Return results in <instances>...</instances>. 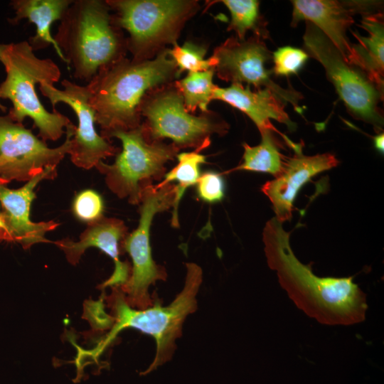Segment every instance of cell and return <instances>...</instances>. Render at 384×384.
<instances>
[{
    "label": "cell",
    "mask_w": 384,
    "mask_h": 384,
    "mask_svg": "<svg viewBox=\"0 0 384 384\" xmlns=\"http://www.w3.org/2000/svg\"><path fill=\"white\" fill-rule=\"evenodd\" d=\"M4 229V224L2 220V217H1V212L0 210V230H2Z\"/></svg>",
    "instance_id": "30"
},
{
    "label": "cell",
    "mask_w": 384,
    "mask_h": 384,
    "mask_svg": "<svg viewBox=\"0 0 384 384\" xmlns=\"http://www.w3.org/2000/svg\"><path fill=\"white\" fill-rule=\"evenodd\" d=\"M103 208L101 196L91 189L84 190L78 193L72 206L75 217L88 223L102 216Z\"/></svg>",
    "instance_id": "27"
},
{
    "label": "cell",
    "mask_w": 384,
    "mask_h": 384,
    "mask_svg": "<svg viewBox=\"0 0 384 384\" xmlns=\"http://www.w3.org/2000/svg\"><path fill=\"white\" fill-rule=\"evenodd\" d=\"M57 166H48L26 182L21 188L11 189L0 183V206L4 229L0 230V242H16L24 250L35 244L53 242L45 235L57 228L54 220L35 223L30 218L32 201L36 198L34 188L40 181L53 179L57 176Z\"/></svg>",
    "instance_id": "15"
},
{
    "label": "cell",
    "mask_w": 384,
    "mask_h": 384,
    "mask_svg": "<svg viewBox=\"0 0 384 384\" xmlns=\"http://www.w3.org/2000/svg\"><path fill=\"white\" fill-rule=\"evenodd\" d=\"M201 150L195 149L191 152H182L176 155L177 165L166 173L159 184L172 183L176 186V197L172 207L171 225L174 228L179 227L178 208L179 203L185 191L191 186L196 184L200 177V166L206 163V158L199 153Z\"/></svg>",
    "instance_id": "22"
},
{
    "label": "cell",
    "mask_w": 384,
    "mask_h": 384,
    "mask_svg": "<svg viewBox=\"0 0 384 384\" xmlns=\"http://www.w3.org/2000/svg\"><path fill=\"white\" fill-rule=\"evenodd\" d=\"M213 100L223 101L244 112L255 123L260 132L271 130L279 134L294 153L302 151V144H296L277 130L270 119L285 124L291 132L297 128L284 110L285 103L272 90L263 88L252 91L249 86L231 84L229 87L216 85Z\"/></svg>",
    "instance_id": "18"
},
{
    "label": "cell",
    "mask_w": 384,
    "mask_h": 384,
    "mask_svg": "<svg viewBox=\"0 0 384 384\" xmlns=\"http://www.w3.org/2000/svg\"><path fill=\"white\" fill-rule=\"evenodd\" d=\"M53 38L74 78L86 82L100 69L124 58L127 50L122 30L102 0H73Z\"/></svg>",
    "instance_id": "4"
},
{
    "label": "cell",
    "mask_w": 384,
    "mask_h": 384,
    "mask_svg": "<svg viewBox=\"0 0 384 384\" xmlns=\"http://www.w3.org/2000/svg\"><path fill=\"white\" fill-rule=\"evenodd\" d=\"M140 112L146 118L142 126L148 140L168 138L179 149L194 148L201 151L209 146L212 134H225L229 128L221 119L190 114L176 88H165L152 96L146 95Z\"/></svg>",
    "instance_id": "10"
},
{
    "label": "cell",
    "mask_w": 384,
    "mask_h": 384,
    "mask_svg": "<svg viewBox=\"0 0 384 384\" xmlns=\"http://www.w3.org/2000/svg\"><path fill=\"white\" fill-rule=\"evenodd\" d=\"M359 26L367 36L351 31L357 41L351 43L349 63L358 67L381 90H384V21L383 13L361 16Z\"/></svg>",
    "instance_id": "19"
},
{
    "label": "cell",
    "mask_w": 384,
    "mask_h": 384,
    "mask_svg": "<svg viewBox=\"0 0 384 384\" xmlns=\"http://www.w3.org/2000/svg\"><path fill=\"white\" fill-rule=\"evenodd\" d=\"M169 56L178 68V76L183 71L202 72L214 68L216 60L210 56L205 59L206 49L192 43H186L180 46L177 43L168 50Z\"/></svg>",
    "instance_id": "25"
},
{
    "label": "cell",
    "mask_w": 384,
    "mask_h": 384,
    "mask_svg": "<svg viewBox=\"0 0 384 384\" xmlns=\"http://www.w3.org/2000/svg\"><path fill=\"white\" fill-rule=\"evenodd\" d=\"M273 132L271 130L261 132V142L257 146H251L244 143L242 161L228 172L245 170L268 173L274 177L279 176L284 169L287 156L280 151L284 146Z\"/></svg>",
    "instance_id": "21"
},
{
    "label": "cell",
    "mask_w": 384,
    "mask_h": 384,
    "mask_svg": "<svg viewBox=\"0 0 384 384\" xmlns=\"http://www.w3.org/2000/svg\"><path fill=\"white\" fill-rule=\"evenodd\" d=\"M212 56L217 61L214 70L220 79L232 84L251 85L256 90L269 89L302 113L299 106L302 94L292 87L284 88L276 83L272 79V70L265 68L272 53L261 37L253 35L247 40L231 37L217 47Z\"/></svg>",
    "instance_id": "12"
},
{
    "label": "cell",
    "mask_w": 384,
    "mask_h": 384,
    "mask_svg": "<svg viewBox=\"0 0 384 384\" xmlns=\"http://www.w3.org/2000/svg\"><path fill=\"white\" fill-rule=\"evenodd\" d=\"M73 0H12L10 6L15 16L9 18L11 24H17L23 19L36 26V33L28 42L33 50L46 49L53 46L61 60L66 63L60 49L50 33L52 24L60 21Z\"/></svg>",
    "instance_id": "20"
},
{
    "label": "cell",
    "mask_w": 384,
    "mask_h": 384,
    "mask_svg": "<svg viewBox=\"0 0 384 384\" xmlns=\"http://www.w3.org/2000/svg\"><path fill=\"white\" fill-rule=\"evenodd\" d=\"M0 62L6 72L0 84V98L11 101L10 117L20 124L30 118L38 129V137L45 142L59 139L72 122L56 110L48 111L36 90L37 85H54L60 80L58 65L50 58L37 57L28 41L0 43Z\"/></svg>",
    "instance_id": "5"
},
{
    "label": "cell",
    "mask_w": 384,
    "mask_h": 384,
    "mask_svg": "<svg viewBox=\"0 0 384 384\" xmlns=\"http://www.w3.org/2000/svg\"><path fill=\"white\" fill-rule=\"evenodd\" d=\"M373 142H374V146L376 148V149H378L379 151L383 153V150H384V146H383L384 145L383 144L384 135H383V133L380 132L378 135H376L374 137Z\"/></svg>",
    "instance_id": "29"
},
{
    "label": "cell",
    "mask_w": 384,
    "mask_h": 384,
    "mask_svg": "<svg viewBox=\"0 0 384 384\" xmlns=\"http://www.w3.org/2000/svg\"><path fill=\"white\" fill-rule=\"evenodd\" d=\"M168 50L141 61L124 57L100 69L87 82L90 104L104 139L107 140L113 132L139 127L140 107L146 94L178 76Z\"/></svg>",
    "instance_id": "2"
},
{
    "label": "cell",
    "mask_w": 384,
    "mask_h": 384,
    "mask_svg": "<svg viewBox=\"0 0 384 384\" xmlns=\"http://www.w3.org/2000/svg\"><path fill=\"white\" fill-rule=\"evenodd\" d=\"M305 23L304 50L323 66L348 113L380 133L383 114L379 104L383 100V91L358 67L347 61L317 27L308 21Z\"/></svg>",
    "instance_id": "8"
},
{
    "label": "cell",
    "mask_w": 384,
    "mask_h": 384,
    "mask_svg": "<svg viewBox=\"0 0 384 384\" xmlns=\"http://www.w3.org/2000/svg\"><path fill=\"white\" fill-rule=\"evenodd\" d=\"M0 110H2L3 112H5L6 110V107H4L1 102H0Z\"/></svg>",
    "instance_id": "31"
},
{
    "label": "cell",
    "mask_w": 384,
    "mask_h": 384,
    "mask_svg": "<svg viewBox=\"0 0 384 384\" xmlns=\"http://www.w3.org/2000/svg\"><path fill=\"white\" fill-rule=\"evenodd\" d=\"M129 233L124 221L104 215L89 223L80 234L79 241L68 238L53 242L65 255L69 263L76 265L85 251L89 247H97L109 255L114 261V270L109 279L99 286L103 289L107 287H120L129 279L131 266L127 262H122V244Z\"/></svg>",
    "instance_id": "16"
},
{
    "label": "cell",
    "mask_w": 384,
    "mask_h": 384,
    "mask_svg": "<svg viewBox=\"0 0 384 384\" xmlns=\"http://www.w3.org/2000/svg\"><path fill=\"white\" fill-rule=\"evenodd\" d=\"M196 185L197 195L204 202L218 203L224 197V181L218 173L213 171L203 173L198 178Z\"/></svg>",
    "instance_id": "28"
},
{
    "label": "cell",
    "mask_w": 384,
    "mask_h": 384,
    "mask_svg": "<svg viewBox=\"0 0 384 384\" xmlns=\"http://www.w3.org/2000/svg\"><path fill=\"white\" fill-rule=\"evenodd\" d=\"M175 197L174 183H158L146 187L139 204L138 226L129 233L122 242V252L129 255L132 265L129 279L119 288L127 303L134 309H144L152 306L149 287L157 281L166 279L165 268L157 265L152 257L150 228L156 213L173 207Z\"/></svg>",
    "instance_id": "9"
},
{
    "label": "cell",
    "mask_w": 384,
    "mask_h": 384,
    "mask_svg": "<svg viewBox=\"0 0 384 384\" xmlns=\"http://www.w3.org/2000/svg\"><path fill=\"white\" fill-rule=\"evenodd\" d=\"M289 233L275 217L262 232L269 267L277 272L280 286L295 305L325 325L348 326L362 322L368 309L366 297L353 277H320L294 255Z\"/></svg>",
    "instance_id": "1"
},
{
    "label": "cell",
    "mask_w": 384,
    "mask_h": 384,
    "mask_svg": "<svg viewBox=\"0 0 384 384\" xmlns=\"http://www.w3.org/2000/svg\"><path fill=\"white\" fill-rule=\"evenodd\" d=\"M215 70L189 72L183 79L176 81L175 87L183 97L185 108L193 112L197 108L208 112V105L213 100L216 85L213 82Z\"/></svg>",
    "instance_id": "24"
},
{
    "label": "cell",
    "mask_w": 384,
    "mask_h": 384,
    "mask_svg": "<svg viewBox=\"0 0 384 384\" xmlns=\"http://www.w3.org/2000/svg\"><path fill=\"white\" fill-rule=\"evenodd\" d=\"M63 90L54 85L42 84L38 86L41 94L48 98L53 107L65 103L76 115L78 126L71 139L69 155L76 166L89 170L100 161L116 156L119 149L111 144L97 133L95 129V112L90 104V94L86 85H80L69 80L61 81Z\"/></svg>",
    "instance_id": "13"
},
{
    "label": "cell",
    "mask_w": 384,
    "mask_h": 384,
    "mask_svg": "<svg viewBox=\"0 0 384 384\" xmlns=\"http://www.w3.org/2000/svg\"><path fill=\"white\" fill-rule=\"evenodd\" d=\"M309 58L303 49L289 46L279 47L272 53V73L276 76L296 74Z\"/></svg>",
    "instance_id": "26"
},
{
    "label": "cell",
    "mask_w": 384,
    "mask_h": 384,
    "mask_svg": "<svg viewBox=\"0 0 384 384\" xmlns=\"http://www.w3.org/2000/svg\"><path fill=\"white\" fill-rule=\"evenodd\" d=\"M287 157L282 173L267 181L261 190L271 201L280 223L290 220L293 203L300 188L319 173L336 166L339 161L330 153L305 156L302 151Z\"/></svg>",
    "instance_id": "17"
},
{
    "label": "cell",
    "mask_w": 384,
    "mask_h": 384,
    "mask_svg": "<svg viewBox=\"0 0 384 384\" xmlns=\"http://www.w3.org/2000/svg\"><path fill=\"white\" fill-rule=\"evenodd\" d=\"M112 137L121 141L122 151L112 164L101 161L95 167L105 175L107 187L118 198L139 205L143 190L154 181H162L166 164L180 149L172 143L148 140L142 124L132 130L113 132L107 140Z\"/></svg>",
    "instance_id": "7"
},
{
    "label": "cell",
    "mask_w": 384,
    "mask_h": 384,
    "mask_svg": "<svg viewBox=\"0 0 384 384\" xmlns=\"http://www.w3.org/2000/svg\"><path fill=\"white\" fill-rule=\"evenodd\" d=\"M220 2L228 8L231 16L228 31H235L238 39L245 40L248 31H252L253 35L262 39L269 38L267 23L260 16L258 1L223 0Z\"/></svg>",
    "instance_id": "23"
},
{
    "label": "cell",
    "mask_w": 384,
    "mask_h": 384,
    "mask_svg": "<svg viewBox=\"0 0 384 384\" xmlns=\"http://www.w3.org/2000/svg\"><path fill=\"white\" fill-rule=\"evenodd\" d=\"M114 23L129 33L127 48L134 60L150 59L151 53L174 44L182 26L198 9L186 0H106Z\"/></svg>",
    "instance_id": "6"
},
{
    "label": "cell",
    "mask_w": 384,
    "mask_h": 384,
    "mask_svg": "<svg viewBox=\"0 0 384 384\" xmlns=\"http://www.w3.org/2000/svg\"><path fill=\"white\" fill-rule=\"evenodd\" d=\"M71 123L65 129V140L50 148L31 129L0 114V183L12 181H28L48 166H57L69 154L75 130Z\"/></svg>",
    "instance_id": "11"
},
{
    "label": "cell",
    "mask_w": 384,
    "mask_h": 384,
    "mask_svg": "<svg viewBox=\"0 0 384 384\" xmlns=\"http://www.w3.org/2000/svg\"><path fill=\"white\" fill-rule=\"evenodd\" d=\"M291 26L301 21L317 27L349 62L351 43L346 32L354 23V16L382 12L383 1L338 0H293Z\"/></svg>",
    "instance_id": "14"
},
{
    "label": "cell",
    "mask_w": 384,
    "mask_h": 384,
    "mask_svg": "<svg viewBox=\"0 0 384 384\" xmlns=\"http://www.w3.org/2000/svg\"><path fill=\"white\" fill-rule=\"evenodd\" d=\"M186 269L182 290L164 306L156 301L144 309H134L127 303L119 287H112L111 294L105 297L112 313V325L105 338L91 351L92 357L97 358L122 330L131 328L151 336L156 342L154 359L140 375L149 374L170 361L176 350V341L182 335L185 320L198 308L196 296L203 282L199 265L187 262Z\"/></svg>",
    "instance_id": "3"
}]
</instances>
